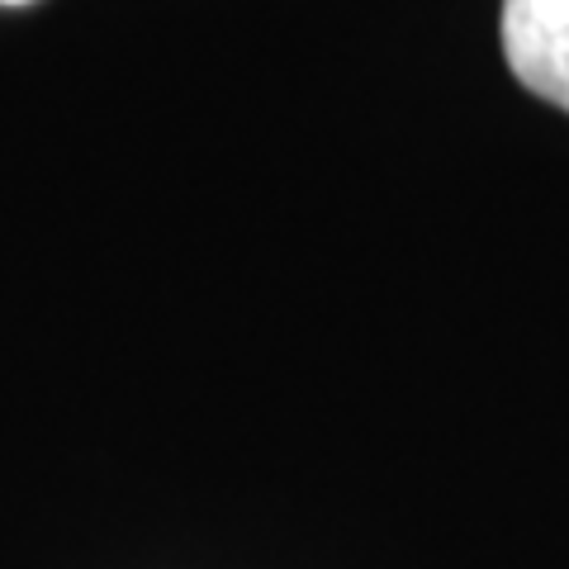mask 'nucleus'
Returning a JSON list of instances; mask_svg holds the SVG:
<instances>
[{
	"label": "nucleus",
	"mask_w": 569,
	"mask_h": 569,
	"mask_svg": "<svg viewBox=\"0 0 569 569\" xmlns=\"http://www.w3.org/2000/svg\"><path fill=\"white\" fill-rule=\"evenodd\" d=\"M503 58L531 96L569 110V0H503Z\"/></svg>",
	"instance_id": "obj_1"
},
{
	"label": "nucleus",
	"mask_w": 569,
	"mask_h": 569,
	"mask_svg": "<svg viewBox=\"0 0 569 569\" xmlns=\"http://www.w3.org/2000/svg\"><path fill=\"white\" fill-rule=\"evenodd\" d=\"M0 6H33V0H0Z\"/></svg>",
	"instance_id": "obj_2"
}]
</instances>
